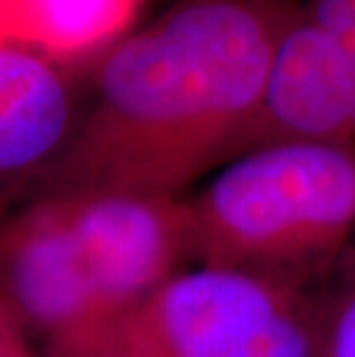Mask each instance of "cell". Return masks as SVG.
I'll use <instances>...</instances> for the list:
<instances>
[{
  "label": "cell",
  "mask_w": 355,
  "mask_h": 357,
  "mask_svg": "<svg viewBox=\"0 0 355 357\" xmlns=\"http://www.w3.org/2000/svg\"><path fill=\"white\" fill-rule=\"evenodd\" d=\"M305 0H180L97 58L93 97L35 196H185L249 150L275 47Z\"/></svg>",
  "instance_id": "obj_1"
},
{
  "label": "cell",
  "mask_w": 355,
  "mask_h": 357,
  "mask_svg": "<svg viewBox=\"0 0 355 357\" xmlns=\"http://www.w3.org/2000/svg\"><path fill=\"white\" fill-rule=\"evenodd\" d=\"M187 263L185 196H35L0 219V300L47 353L109 339Z\"/></svg>",
  "instance_id": "obj_2"
},
{
  "label": "cell",
  "mask_w": 355,
  "mask_h": 357,
  "mask_svg": "<svg viewBox=\"0 0 355 357\" xmlns=\"http://www.w3.org/2000/svg\"><path fill=\"white\" fill-rule=\"evenodd\" d=\"M185 201L196 265L293 281L355 231V146L254 148Z\"/></svg>",
  "instance_id": "obj_3"
},
{
  "label": "cell",
  "mask_w": 355,
  "mask_h": 357,
  "mask_svg": "<svg viewBox=\"0 0 355 357\" xmlns=\"http://www.w3.org/2000/svg\"><path fill=\"white\" fill-rule=\"evenodd\" d=\"M321 318L296 281L196 265L111 337L127 357H314Z\"/></svg>",
  "instance_id": "obj_4"
},
{
  "label": "cell",
  "mask_w": 355,
  "mask_h": 357,
  "mask_svg": "<svg viewBox=\"0 0 355 357\" xmlns=\"http://www.w3.org/2000/svg\"><path fill=\"white\" fill-rule=\"evenodd\" d=\"M277 143L355 146L353 65L305 5L275 47L249 150Z\"/></svg>",
  "instance_id": "obj_5"
},
{
  "label": "cell",
  "mask_w": 355,
  "mask_h": 357,
  "mask_svg": "<svg viewBox=\"0 0 355 357\" xmlns=\"http://www.w3.org/2000/svg\"><path fill=\"white\" fill-rule=\"evenodd\" d=\"M81 118L58 60L0 40V203L40 189Z\"/></svg>",
  "instance_id": "obj_6"
},
{
  "label": "cell",
  "mask_w": 355,
  "mask_h": 357,
  "mask_svg": "<svg viewBox=\"0 0 355 357\" xmlns=\"http://www.w3.org/2000/svg\"><path fill=\"white\" fill-rule=\"evenodd\" d=\"M146 0H7L0 40L58 60L104 56L132 33Z\"/></svg>",
  "instance_id": "obj_7"
},
{
  "label": "cell",
  "mask_w": 355,
  "mask_h": 357,
  "mask_svg": "<svg viewBox=\"0 0 355 357\" xmlns=\"http://www.w3.org/2000/svg\"><path fill=\"white\" fill-rule=\"evenodd\" d=\"M0 357H37L30 348L28 334L14 321L3 300H0Z\"/></svg>",
  "instance_id": "obj_8"
},
{
  "label": "cell",
  "mask_w": 355,
  "mask_h": 357,
  "mask_svg": "<svg viewBox=\"0 0 355 357\" xmlns=\"http://www.w3.org/2000/svg\"><path fill=\"white\" fill-rule=\"evenodd\" d=\"M44 357H127L113 341V337L100 341L95 346L79 348V351H63V353H44Z\"/></svg>",
  "instance_id": "obj_9"
},
{
  "label": "cell",
  "mask_w": 355,
  "mask_h": 357,
  "mask_svg": "<svg viewBox=\"0 0 355 357\" xmlns=\"http://www.w3.org/2000/svg\"><path fill=\"white\" fill-rule=\"evenodd\" d=\"M353 79H355V65H353Z\"/></svg>",
  "instance_id": "obj_10"
}]
</instances>
